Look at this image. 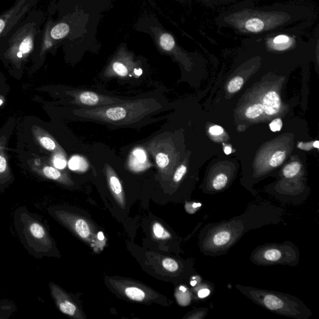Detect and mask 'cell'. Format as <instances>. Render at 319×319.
<instances>
[{"label": "cell", "instance_id": "12", "mask_svg": "<svg viewBox=\"0 0 319 319\" xmlns=\"http://www.w3.org/2000/svg\"><path fill=\"white\" fill-rule=\"evenodd\" d=\"M148 150L153 155L155 162L162 172L167 171L172 163V152L170 143L164 136L156 137L149 143Z\"/></svg>", "mask_w": 319, "mask_h": 319}, {"label": "cell", "instance_id": "4", "mask_svg": "<svg viewBox=\"0 0 319 319\" xmlns=\"http://www.w3.org/2000/svg\"><path fill=\"white\" fill-rule=\"evenodd\" d=\"M45 15L41 10H32L0 43V59L20 71L35 51L36 43Z\"/></svg>", "mask_w": 319, "mask_h": 319}, {"label": "cell", "instance_id": "10", "mask_svg": "<svg viewBox=\"0 0 319 319\" xmlns=\"http://www.w3.org/2000/svg\"><path fill=\"white\" fill-rule=\"evenodd\" d=\"M141 74L140 69H137V65L134 62V57L127 52L120 51L107 66L104 72V76L110 78L112 77H127L132 76L131 73Z\"/></svg>", "mask_w": 319, "mask_h": 319}, {"label": "cell", "instance_id": "29", "mask_svg": "<svg viewBox=\"0 0 319 319\" xmlns=\"http://www.w3.org/2000/svg\"><path fill=\"white\" fill-rule=\"evenodd\" d=\"M244 83V79L241 77H236L229 82L227 85V90L229 93H235L240 90Z\"/></svg>", "mask_w": 319, "mask_h": 319}, {"label": "cell", "instance_id": "43", "mask_svg": "<svg viewBox=\"0 0 319 319\" xmlns=\"http://www.w3.org/2000/svg\"><path fill=\"white\" fill-rule=\"evenodd\" d=\"M3 104V101L2 99H0V105H1Z\"/></svg>", "mask_w": 319, "mask_h": 319}, {"label": "cell", "instance_id": "2", "mask_svg": "<svg viewBox=\"0 0 319 319\" xmlns=\"http://www.w3.org/2000/svg\"><path fill=\"white\" fill-rule=\"evenodd\" d=\"M315 16L314 11L305 5L277 4L257 7L237 4L218 15L215 23L221 28L227 27L236 34L251 37L314 19Z\"/></svg>", "mask_w": 319, "mask_h": 319}, {"label": "cell", "instance_id": "5", "mask_svg": "<svg viewBox=\"0 0 319 319\" xmlns=\"http://www.w3.org/2000/svg\"><path fill=\"white\" fill-rule=\"evenodd\" d=\"M162 107L152 98L124 101L111 105L94 107H80L73 111L74 115L104 124L129 126L140 123L143 119Z\"/></svg>", "mask_w": 319, "mask_h": 319}, {"label": "cell", "instance_id": "42", "mask_svg": "<svg viewBox=\"0 0 319 319\" xmlns=\"http://www.w3.org/2000/svg\"><path fill=\"white\" fill-rule=\"evenodd\" d=\"M177 1H179L181 3H185L186 0H177Z\"/></svg>", "mask_w": 319, "mask_h": 319}, {"label": "cell", "instance_id": "25", "mask_svg": "<svg viewBox=\"0 0 319 319\" xmlns=\"http://www.w3.org/2000/svg\"><path fill=\"white\" fill-rule=\"evenodd\" d=\"M264 112V107L262 104H256L251 105L246 111V117L253 119L259 117Z\"/></svg>", "mask_w": 319, "mask_h": 319}, {"label": "cell", "instance_id": "1", "mask_svg": "<svg viewBox=\"0 0 319 319\" xmlns=\"http://www.w3.org/2000/svg\"><path fill=\"white\" fill-rule=\"evenodd\" d=\"M284 213L282 208L257 199L241 215L205 224L199 234V251L204 256H223L251 230L284 223Z\"/></svg>", "mask_w": 319, "mask_h": 319}, {"label": "cell", "instance_id": "35", "mask_svg": "<svg viewBox=\"0 0 319 319\" xmlns=\"http://www.w3.org/2000/svg\"><path fill=\"white\" fill-rule=\"evenodd\" d=\"M209 132L210 134L217 136L223 134L224 130L221 126H214L210 127Z\"/></svg>", "mask_w": 319, "mask_h": 319}, {"label": "cell", "instance_id": "39", "mask_svg": "<svg viewBox=\"0 0 319 319\" xmlns=\"http://www.w3.org/2000/svg\"><path fill=\"white\" fill-rule=\"evenodd\" d=\"M202 2L206 3L207 4L215 5V0H202Z\"/></svg>", "mask_w": 319, "mask_h": 319}, {"label": "cell", "instance_id": "14", "mask_svg": "<svg viewBox=\"0 0 319 319\" xmlns=\"http://www.w3.org/2000/svg\"><path fill=\"white\" fill-rule=\"evenodd\" d=\"M32 132L34 139L41 148L52 152V154H66L62 147L57 143L55 138L42 127L33 126L32 127Z\"/></svg>", "mask_w": 319, "mask_h": 319}, {"label": "cell", "instance_id": "13", "mask_svg": "<svg viewBox=\"0 0 319 319\" xmlns=\"http://www.w3.org/2000/svg\"><path fill=\"white\" fill-rule=\"evenodd\" d=\"M30 167L33 171L44 179L54 180L66 185H70L71 181L67 174L54 166L46 165L40 159L29 161Z\"/></svg>", "mask_w": 319, "mask_h": 319}, {"label": "cell", "instance_id": "20", "mask_svg": "<svg viewBox=\"0 0 319 319\" xmlns=\"http://www.w3.org/2000/svg\"><path fill=\"white\" fill-rule=\"evenodd\" d=\"M193 287H195V295L199 300H204L209 298L214 291L213 284L204 279L201 283Z\"/></svg>", "mask_w": 319, "mask_h": 319}, {"label": "cell", "instance_id": "36", "mask_svg": "<svg viewBox=\"0 0 319 319\" xmlns=\"http://www.w3.org/2000/svg\"><path fill=\"white\" fill-rule=\"evenodd\" d=\"M235 0H215L216 4H227L229 3L234 2Z\"/></svg>", "mask_w": 319, "mask_h": 319}, {"label": "cell", "instance_id": "32", "mask_svg": "<svg viewBox=\"0 0 319 319\" xmlns=\"http://www.w3.org/2000/svg\"><path fill=\"white\" fill-rule=\"evenodd\" d=\"M154 233L155 237L158 238H168L171 237L169 233L166 231L163 226L159 223H155L154 227Z\"/></svg>", "mask_w": 319, "mask_h": 319}, {"label": "cell", "instance_id": "34", "mask_svg": "<svg viewBox=\"0 0 319 319\" xmlns=\"http://www.w3.org/2000/svg\"><path fill=\"white\" fill-rule=\"evenodd\" d=\"M271 131L273 132H279L282 127V121L281 119H274L270 125Z\"/></svg>", "mask_w": 319, "mask_h": 319}, {"label": "cell", "instance_id": "17", "mask_svg": "<svg viewBox=\"0 0 319 319\" xmlns=\"http://www.w3.org/2000/svg\"><path fill=\"white\" fill-rule=\"evenodd\" d=\"M263 106L264 111L268 115L276 114L281 108V99L279 94L275 91L268 92L263 100Z\"/></svg>", "mask_w": 319, "mask_h": 319}, {"label": "cell", "instance_id": "33", "mask_svg": "<svg viewBox=\"0 0 319 319\" xmlns=\"http://www.w3.org/2000/svg\"><path fill=\"white\" fill-rule=\"evenodd\" d=\"M202 207L201 202H186V211L190 214H194L200 210Z\"/></svg>", "mask_w": 319, "mask_h": 319}, {"label": "cell", "instance_id": "22", "mask_svg": "<svg viewBox=\"0 0 319 319\" xmlns=\"http://www.w3.org/2000/svg\"><path fill=\"white\" fill-rule=\"evenodd\" d=\"M301 165L299 162H293L285 166L282 170L283 176L285 179L295 177L300 172Z\"/></svg>", "mask_w": 319, "mask_h": 319}, {"label": "cell", "instance_id": "18", "mask_svg": "<svg viewBox=\"0 0 319 319\" xmlns=\"http://www.w3.org/2000/svg\"><path fill=\"white\" fill-rule=\"evenodd\" d=\"M104 169L111 190L115 195L119 198H122V194H123V187H122L120 180H119L115 171L107 163L105 164Z\"/></svg>", "mask_w": 319, "mask_h": 319}, {"label": "cell", "instance_id": "19", "mask_svg": "<svg viewBox=\"0 0 319 319\" xmlns=\"http://www.w3.org/2000/svg\"><path fill=\"white\" fill-rule=\"evenodd\" d=\"M159 44L163 50L168 52H171L175 55H180L182 53L181 50L177 46L176 41L173 37L168 33H163L159 38Z\"/></svg>", "mask_w": 319, "mask_h": 319}, {"label": "cell", "instance_id": "28", "mask_svg": "<svg viewBox=\"0 0 319 319\" xmlns=\"http://www.w3.org/2000/svg\"><path fill=\"white\" fill-rule=\"evenodd\" d=\"M163 268L171 273H176L180 270V264L176 260L171 258H165L162 262Z\"/></svg>", "mask_w": 319, "mask_h": 319}, {"label": "cell", "instance_id": "41", "mask_svg": "<svg viewBox=\"0 0 319 319\" xmlns=\"http://www.w3.org/2000/svg\"><path fill=\"white\" fill-rule=\"evenodd\" d=\"M313 147H314L316 149H318L319 148V141H315L314 143H313Z\"/></svg>", "mask_w": 319, "mask_h": 319}, {"label": "cell", "instance_id": "3", "mask_svg": "<svg viewBox=\"0 0 319 319\" xmlns=\"http://www.w3.org/2000/svg\"><path fill=\"white\" fill-rule=\"evenodd\" d=\"M313 20L314 19H309L275 32L247 37L242 43L254 51L274 57L305 55L319 41L318 27L315 38L308 41L303 38L305 32L312 26Z\"/></svg>", "mask_w": 319, "mask_h": 319}, {"label": "cell", "instance_id": "7", "mask_svg": "<svg viewBox=\"0 0 319 319\" xmlns=\"http://www.w3.org/2000/svg\"><path fill=\"white\" fill-rule=\"evenodd\" d=\"M15 226L22 245L30 254L42 259L50 254L52 241L45 226L36 215L26 209L15 213Z\"/></svg>", "mask_w": 319, "mask_h": 319}, {"label": "cell", "instance_id": "26", "mask_svg": "<svg viewBox=\"0 0 319 319\" xmlns=\"http://www.w3.org/2000/svg\"><path fill=\"white\" fill-rule=\"evenodd\" d=\"M52 163L55 168L63 170L67 165L66 154L54 153L52 155Z\"/></svg>", "mask_w": 319, "mask_h": 319}, {"label": "cell", "instance_id": "30", "mask_svg": "<svg viewBox=\"0 0 319 319\" xmlns=\"http://www.w3.org/2000/svg\"><path fill=\"white\" fill-rule=\"evenodd\" d=\"M285 158V154L284 152L278 151L276 152L270 160V164L272 167H277L281 165Z\"/></svg>", "mask_w": 319, "mask_h": 319}, {"label": "cell", "instance_id": "11", "mask_svg": "<svg viewBox=\"0 0 319 319\" xmlns=\"http://www.w3.org/2000/svg\"><path fill=\"white\" fill-rule=\"evenodd\" d=\"M66 94L73 98L72 104L79 105L80 107H94L104 106L124 101L113 97L102 95L89 91H72Z\"/></svg>", "mask_w": 319, "mask_h": 319}, {"label": "cell", "instance_id": "16", "mask_svg": "<svg viewBox=\"0 0 319 319\" xmlns=\"http://www.w3.org/2000/svg\"><path fill=\"white\" fill-rule=\"evenodd\" d=\"M7 138H0V185L10 182L13 176L11 170L7 153Z\"/></svg>", "mask_w": 319, "mask_h": 319}, {"label": "cell", "instance_id": "21", "mask_svg": "<svg viewBox=\"0 0 319 319\" xmlns=\"http://www.w3.org/2000/svg\"><path fill=\"white\" fill-rule=\"evenodd\" d=\"M69 168L74 171H85L88 168V163L84 158L80 156L72 157L68 162Z\"/></svg>", "mask_w": 319, "mask_h": 319}, {"label": "cell", "instance_id": "40", "mask_svg": "<svg viewBox=\"0 0 319 319\" xmlns=\"http://www.w3.org/2000/svg\"><path fill=\"white\" fill-rule=\"evenodd\" d=\"M98 238L99 240H103L104 237L103 234L102 232H99L98 234Z\"/></svg>", "mask_w": 319, "mask_h": 319}, {"label": "cell", "instance_id": "38", "mask_svg": "<svg viewBox=\"0 0 319 319\" xmlns=\"http://www.w3.org/2000/svg\"><path fill=\"white\" fill-rule=\"evenodd\" d=\"M224 153L226 155H229L230 154H231L232 150L231 148H229V147H226V148L224 149Z\"/></svg>", "mask_w": 319, "mask_h": 319}, {"label": "cell", "instance_id": "8", "mask_svg": "<svg viewBox=\"0 0 319 319\" xmlns=\"http://www.w3.org/2000/svg\"><path fill=\"white\" fill-rule=\"evenodd\" d=\"M300 251L291 241L281 243H266L258 246L250 255L252 264L259 266L276 265L295 267L300 262Z\"/></svg>", "mask_w": 319, "mask_h": 319}, {"label": "cell", "instance_id": "6", "mask_svg": "<svg viewBox=\"0 0 319 319\" xmlns=\"http://www.w3.org/2000/svg\"><path fill=\"white\" fill-rule=\"evenodd\" d=\"M235 287L254 304L275 314L295 319H309L312 315L301 299L290 294L238 284Z\"/></svg>", "mask_w": 319, "mask_h": 319}, {"label": "cell", "instance_id": "15", "mask_svg": "<svg viewBox=\"0 0 319 319\" xmlns=\"http://www.w3.org/2000/svg\"><path fill=\"white\" fill-rule=\"evenodd\" d=\"M49 287L51 288L52 298L54 299L55 304L61 311L65 314L70 316L76 315L77 307L73 302L69 300L65 293L56 285L52 283H49Z\"/></svg>", "mask_w": 319, "mask_h": 319}, {"label": "cell", "instance_id": "31", "mask_svg": "<svg viewBox=\"0 0 319 319\" xmlns=\"http://www.w3.org/2000/svg\"><path fill=\"white\" fill-rule=\"evenodd\" d=\"M187 166L185 165H180L179 167L177 168L176 171H175L173 177V182L175 183H177V184L181 182L186 173H187Z\"/></svg>", "mask_w": 319, "mask_h": 319}, {"label": "cell", "instance_id": "27", "mask_svg": "<svg viewBox=\"0 0 319 319\" xmlns=\"http://www.w3.org/2000/svg\"><path fill=\"white\" fill-rule=\"evenodd\" d=\"M209 311L210 309L209 307L198 308V309L191 312L185 318L188 319H204L206 318L207 315L209 314Z\"/></svg>", "mask_w": 319, "mask_h": 319}, {"label": "cell", "instance_id": "23", "mask_svg": "<svg viewBox=\"0 0 319 319\" xmlns=\"http://www.w3.org/2000/svg\"><path fill=\"white\" fill-rule=\"evenodd\" d=\"M74 228L76 232L82 238H88L90 235V229L88 224L84 220H77L74 224Z\"/></svg>", "mask_w": 319, "mask_h": 319}, {"label": "cell", "instance_id": "24", "mask_svg": "<svg viewBox=\"0 0 319 319\" xmlns=\"http://www.w3.org/2000/svg\"><path fill=\"white\" fill-rule=\"evenodd\" d=\"M125 293L127 296L133 301H142L146 297V294L143 291L134 287H127Z\"/></svg>", "mask_w": 319, "mask_h": 319}, {"label": "cell", "instance_id": "37", "mask_svg": "<svg viewBox=\"0 0 319 319\" xmlns=\"http://www.w3.org/2000/svg\"><path fill=\"white\" fill-rule=\"evenodd\" d=\"M257 0H244V1L239 3L241 5H254L255 2Z\"/></svg>", "mask_w": 319, "mask_h": 319}, {"label": "cell", "instance_id": "9", "mask_svg": "<svg viewBox=\"0 0 319 319\" xmlns=\"http://www.w3.org/2000/svg\"><path fill=\"white\" fill-rule=\"evenodd\" d=\"M40 0H15L12 7L0 15V43L34 9Z\"/></svg>", "mask_w": 319, "mask_h": 319}]
</instances>
